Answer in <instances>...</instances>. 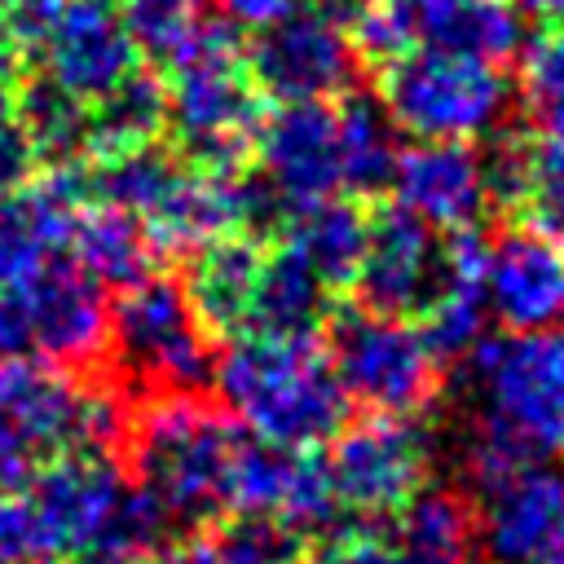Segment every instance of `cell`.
Listing matches in <instances>:
<instances>
[{"label": "cell", "mask_w": 564, "mask_h": 564, "mask_svg": "<svg viewBox=\"0 0 564 564\" xmlns=\"http://www.w3.org/2000/svg\"><path fill=\"white\" fill-rule=\"evenodd\" d=\"M242 436L238 419L203 392H159L132 401L119 463L172 524L198 533L225 511V471Z\"/></svg>", "instance_id": "cell-1"}, {"label": "cell", "mask_w": 564, "mask_h": 564, "mask_svg": "<svg viewBox=\"0 0 564 564\" xmlns=\"http://www.w3.org/2000/svg\"><path fill=\"white\" fill-rule=\"evenodd\" d=\"M212 379L238 427L282 449H317L348 423V397L326 366L322 339L234 335Z\"/></svg>", "instance_id": "cell-2"}, {"label": "cell", "mask_w": 564, "mask_h": 564, "mask_svg": "<svg viewBox=\"0 0 564 564\" xmlns=\"http://www.w3.org/2000/svg\"><path fill=\"white\" fill-rule=\"evenodd\" d=\"M167 128L181 163L242 172L256 159L264 97L247 75V44L234 22L207 18L194 44L167 66Z\"/></svg>", "instance_id": "cell-3"}, {"label": "cell", "mask_w": 564, "mask_h": 564, "mask_svg": "<svg viewBox=\"0 0 564 564\" xmlns=\"http://www.w3.org/2000/svg\"><path fill=\"white\" fill-rule=\"evenodd\" d=\"M212 370V335L198 326L181 278L150 273L115 295L106 375L128 401L159 392H203Z\"/></svg>", "instance_id": "cell-4"}, {"label": "cell", "mask_w": 564, "mask_h": 564, "mask_svg": "<svg viewBox=\"0 0 564 564\" xmlns=\"http://www.w3.org/2000/svg\"><path fill=\"white\" fill-rule=\"evenodd\" d=\"M322 352L339 392L366 414L410 419L427 410L445 383V361L427 348L410 317H383L361 304L330 313Z\"/></svg>", "instance_id": "cell-5"}, {"label": "cell", "mask_w": 564, "mask_h": 564, "mask_svg": "<svg viewBox=\"0 0 564 564\" xmlns=\"http://www.w3.org/2000/svg\"><path fill=\"white\" fill-rule=\"evenodd\" d=\"M375 75L383 115L392 128L419 141H471L494 132L511 110V84L502 66L410 48Z\"/></svg>", "instance_id": "cell-6"}, {"label": "cell", "mask_w": 564, "mask_h": 564, "mask_svg": "<svg viewBox=\"0 0 564 564\" xmlns=\"http://www.w3.org/2000/svg\"><path fill=\"white\" fill-rule=\"evenodd\" d=\"M467 361L485 397V423L507 432L538 463L564 454V330L480 339Z\"/></svg>", "instance_id": "cell-7"}, {"label": "cell", "mask_w": 564, "mask_h": 564, "mask_svg": "<svg viewBox=\"0 0 564 564\" xmlns=\"http://www.w3.org/2000/svg\"><path fill=\"white\" fill-rule=\"evenodd\" d=\"M26 326V348L79 379H110V300L97 278H88L70 256L44 260L31 278L9 286Z\"/></svg>", "instance_id": "cell-8"}, {"label": "cell", "mask_w": 564, "mask_h": 564, "mask_svg": "<svg viewBox=\"0 0 564 564\" xmlns=\"http://www.w3.org/2000/svg\"><path fill=\"white\" fill-rule=\"evenodd\" d=\"M427 458L432 441L410 419L366 414L330 436V454L322 463L339 507L357 511L361 520H383L423 489Z\"/></svg>", "instance_id": "cell-9"}, {"label": "cell", "mask_w": 564, "mask_h": 564, "mask_svg": "<svg viewBox=\"0 0 564 564\" xmlns=\"http://www.w3.org/2000/svg\"><path fill=\"white\" fill-rule=\"evenodd\" d=\"M357 48L352 40L317 9L300 4L286 18L260 26L247 44V75L260 97L273 101H330L357 84Z\"/></svg>", "instance_id": "cell-10"}, {"label": "cell", "mask_w": 564, "mask_h": 564, "mask_svg": "<svg viewBox=\"0 0 564 564\" xmlns=\"http://www.w3.org/2000/svg\"><path fill=\"white\" fill-rule=\"evenodd\" d=\"M256 159L260 176L273 185V194L291 207L344 194L339 176V123L330 101H282L278 110H264L256 132Z\"/></svg>", "instance_id": "cell-11"}, {"label": "cell", "mask_w": 564, "mask_h": 564, "mask_svg": "<svg viewBox=\"0 0 564 564\" xmlns=\"http://www.w3.org/2000/svg\"><path fill=\"white\" fill-rule=\"evenodd\" d=\"M35 57L40 70L79 101H97L106 88H115L128 70L141 66V53L115 0H62Z\"/></svg>", "instance_id": "cell-12"}, {"label": "cell", "mask_w": 564, "mask_h": 564, "mask_svg": "<svg viewBox=\"0 0 564 564\" xmlns=\"http://www.w3.org/2000/svg\"><path fill=\"white\" fill-rule=\"evenodd\" d=\"M485 308L516 335L564 322V251L533 225L511 220L498 238H489Z\"/></svg>", "instance_id": "cell-13"}, {"label": "cell", "mask_w": 564, "mask_h": 564, "mask_svg": "<svg viewBox=\"0 0 564 564\" xmlns=\"http://www.w3.org/2000/svg\"><path fill=\"white\" fill-rule=\"evenodd\" d=\"M436 286V242L423 220L405 207H370L366 251L348 291L357 304L383 317H419Z\"/></svg>", "instance_id": "cell-14"}, {"label": "cell", "mask_w": 564, "mask_h": 564, "mask_svg": "<svg viewBox=\"0 0 564 564\" xmlns=\"http://www.w3.org/2000/svg\"><path fill=\"white\" fill-rule=\"evenodd\" d=\"M123 485H128V471L119 458H106V454L48 458L26 485V498L48 538V555H75L79 546H93Z\"/></svg>", "instance_id": "cell-15"}, {"label": "cell", "mask_w": 564, "mask_h": 564, "mask_svg": "<svg viewBox=\"0 0 564 564\" xmlns=\"http://www.w3.org/2000/svg\"><path fill=\"white\" fill-rule=\"evenodd\" d=\"M392 194L427 229H467L489 207L485 159L471 141H419L397 150Z\"/></svg>", "instance_id": "cell-16"}, {"label": "cell", "mask_w": 564, "mask_h": 564, "mask_svg": "<svg viewBox=\"0 0 564 564\" xmlns=\"http://www.w3.org/2000/svg\"><path fill=\"white\" fill-rule=\"evenodd\" d=\"M410 48L502 66L524 48V22L507 0H383Z\"/></svg>", "instance_id": "cell-17"}, {"label": "cell", "mask_w": 564, "mask_h": 564, "mask_svg": "<svg viewBox=\"0 0 564 564\" xmlns=\"http://www.w3.org/2000/svg\"><path fill=\"white\" fill-rule=\"evenodd\" d=\"M564 524V476L529 463L485 494L480 538L502 564H542Z\"/></svg>", "instance_id": "cell-18"}, {"label": "cell", "mask_w": 564, "mask_h": 564, "mask_svg": "<svg viewBox=\"0 0 564 564\" xmlns=\"http://www.w3.org/2000/svg\"><path fill=\"white\" fill-rule=\"evenodd\" d=\"M242 172H203L181 167L172 189L141 216L159 256H194L198 247L242 234Z\"/></svg>", "instance_id": "cell-19"}, {"label": "cell", "mask_w": 564, "mask_h": 564, "mask_svg": "<svg viewBox=\"0 0 564 564\" xmlns=\"http://www.w3.org/2000/svg\"><path fill=\"white\" fill-rule=\"evenodd\" d=\"M260 260H264V238H256V234H225L189 256L181 286H185V300H189L198 326L212 339L242 335Z\"/></svg>", "instance_id": "cell-20"}, {"label": "cell", "mask_w": 564, "mask_h": 564, "mask_svg": "<svg viewBox=\"0 0 564 564\" xmlns=\"http://www.w3.org/2000/svg\"><path fill=\"white\" fill-rule=\"evenodd\" d=\"M366 229H370V203L352 194H330V198L291 207L282 220L286 247L326 291L352 286L361 251H366Z\"/></svg>", "instance_id": "cell-21"}, {"label": "cell", "mask_w": 564, "mask_h": 564, "mask_svg": "<svg viewBox=\"0 0 564 564\" xmlns=\"http://www.w3.org/2000/svg\"><path fill=\"white\" fill-rule=\"evenodd\" d=\"M167 128V84L154 70H128L115 88L88 101L84 119V159L101 163L128 150L159 141Z\"/></svg>", "instance_id": "cell-22"}, {"label": "cell", "mask_w": 564, "mask_h": 564, "mask_svg": "<svg viewBox=\"0 0 564 564\" xmlns=\"http://www.w3.org/2000/svg\"><path fill=\"white\" fill-rule=\"evenodd\" d=\"M326 317V286L300 264L291 247H264L242 335L264 339H317Z\"/></svg>", "instance_id": "cell-23"}, {"label": "cell", "mask_w": 564, "mask_h": 564, "mask_svg": "<svg viewBox=\"0 0 564 564\" xmlns=\"http://www.w3.org/2000/svg\"><path fill=\"white\" fill-rule=\"evenodd\" d=\"M66 247H70V260L88 278H97L106 291H123V286L150 278L154 260H159L145 225L132 212L110 207V203H88L75 216Z\"/></svg>", "instance_id": "cell-24"}, {"label": "cell", "mask_w": 564, "mask_h": 564, "mask_svg": "<svg viewBox=\"0 0 564 564\" xmlns=\"http://www.w3.org/2000/svg\"><path fill=\"white\" fill-rule=\"evenodd\" d=\"M397 551L405 564H471L480 542V511L471 494L423 485L397 516Z\"/></svg>", "instance_id": "cell-25"}, {"label": "cell", "mask_w": 564, "mask_h": 564, "mask_svg": "<svg viewBox=\"0 0 564 564\" xmlns=\"http://www.w3.org/2000/svg\"><path fill=\"white\" fill-rule=\"evenodd\" d=\"M9 97H13V115L40 167L84 159L88 101H79L75 93H66L62 84H53L44 70H31V66L9 84Z\"/></svg>", "instance_id": "cell-26"}, {"label": "cell", "mask_w": 564, "mask_h": 564, "mask_svg": "<svg viewBox=\"0 0 564 564\" xmlns=\"http://www.w3.org/2000/svg\"><path fill=\"white\" fill-rule=\"evenodd\" d=\"M335 123H339V176H344V194L370 203L392 181V163H397L392 119L383 115L379 101H370L361 93H344L339 106H335Z\"/></svg>", "instance_id": "cell-27"}, {"label": "cell", "mask_w": 564, "mask_h": 564, "mask_svg": "<svg viewBox=\"0 0 564 564\" xmlns=\"http://www.w3.org/2000/svg\"><path fill=\"white\" fill-rule=\"evenodd\" d=\"M300 449H282L256 436H242L229 471H225V511H251V516H278L291 498Z\"/></svg>", "instance_id": "cell-28"}, {"label": "cell", "mask_w": 564, "mask_h": 564, "mask_svg": "<svg viewBox=\"0 0 564 564\" xmlns=\"http://www.w3.org/2000/svg\"><path fill=\"white\" fill-rule=\"evenodd\" d=\"M203 538L216 564H304L308 555V533L278 516L234 511Z\"/></svg>", "instance_id": "cell-29"}, {"label": "cell", "mask_w": 564, "mask_h": 564, "mask_svg": "<svg viewBox=\"0 0 564 564\" xmlns=\"http://www.w3.org/2000/svg\"><path fill=\"white\" fill-rule=\"evenodd\" d=\"M212 0H115L137 53H145L159 66H172L194 35L207 26Z\"/></svg>", "instance_id": "cell-30"}, {"label": "cell", "mask_w": 564, "mask_h": 564, "mask_svg": "<svg viewBox=\"0 0 564 564\" xmlns=\"http://www.w3.org/2000/svg\"><path fill=\"white\" fill-rule=\"evenodd\" d=\"M524 115L542 141L564 145V26L538 35L524 53Z\"/></svg>", "instance_id": "cell-31"}, {"label": "cell", "mask_w": 564, "mask_h": 564, "mask_svg": "<svg viewBox=\"0 0 564 564\" xmlns=\"http://www.w3.org/2000/svg\"><path fill=\"white\" fill-rule=\"evenodd\" d=\"M516 220L533 225L542 238H551L564 251V145L538 141L529 163V189L516 212Z\"/></svg>", "instance_id": "cell-32"}, {"label": "cell", "mask_w": 564, "mask_h": 564, "mask_svg": "<svg viewBox=\"0 0 564 564\" xmlns=\"http://www.w3.org/2000/svg\"><path fill=\"white\" fill-rule=\"evenodd\" d=\"M35 555H48V538L22 489V494L0 498V564H26Z\"/></svg>", "instance_id": "cell-33"}, {"label": "cell", "mask_w": 564, "mask_h": 564, "mask_svg": "<svg viewBox=\"0 0 564 564\" xmlns=\"http://www.w3.org/2000/svg\"><path fill=\"white\" fill-rule=\"evenodd\" d=\"M304 564H405V555L370 529H335L322 546H308Z\"/></svg>", "instance_id": "cell-34"}, {"label": "cell", "mask_w": 564, "mask_h": 564, "mask_svg": "<svg viewBox=\"0 0 564 564\" xmlns=\"http://www.w3.org/2000/svg\"><path fill=\"white\" fill-rule=\"evenodd\" d=\"M35 167H40V163H35L26 137H22V123H18V115H13V97H9V88L0 84V189L22 185Z\"/></svg>", "instance_id": "cell-35"}, {"label": "cell", "mask_w": 564, "mask_h": 564, "mask_svg": "<svg viewBox=\"0 0 564 564\" xmlns=\"http://www.w3.org/2000/svg\"><path fill=\"white\" fill-rule=\"evenodd\" d=\"M57 9H62V0H0L4 31L13 35V44H18L26 57H35V48H40L44 31L53 26Z\"/></svg>", "instance_id": "cell-36"}, {"label": "cell", "mask_w": 564, "mask_h": 564, "mask_svg": "<svg viewBox=\"0 0 564 564\" xmlns=\"http://www.w3.org/2000/svg\"><path fill=\"white\" fill-rule=\"evenodd\" d=\"M212 4L225 13V22L247 26V31H260V26L278 22V18H286L291 9H300L304 0H212Z\"/></svg>", "instance_id": "cell-37"}, {"label": "cell", "mask_w": 564, "mask_h": 564, "mask_svg": "<svg viewBox=\"0 0 564 564\" xmlns=\"http://www.w3.org/2000/svg\"><path fill=\"white\" fill-rule=\"evenodd\" d=\"M145 564H216V560H212V551H207V538L194 533V538H185V542H163L159 551L145 555Z\"/></svg>", "instance_id": "cell-38"}, {"label": "cell", "mask_w": 564, "mask_h": 564, "mask_svg": "<svg viewBox=\"0 0 564 564\" xmlns=\"http://www.w3.org/2000/svg\"><path fill=\"white\" fill-rule=\"evenodd\" d=\"M70 564H145V555H132V551L110 546V542H93V546H79L70 555Z\"/></svg>", "instance_id": "cell-39"}, {"label": "cell", "mask_w": 564, "mask_h": 564, "mask_svg": "<svg viewBox=\"0 0 564 564\" xmlns=\"http://www.w3.org/2000/svg\"><path fill=\"white\" fill-rule=\"evenodd\" d=\"M26 62H31V57H26V53L13 44V35L4 31V18H0V84L9 88V84H13V79L26 70Z\"/></svg>", "instance_id": "cell-40"}, {"label": "cell", "mask_w": 564, "mask_h": 564, "mask_svg": "<svg viewBox=\"0 0 564 564\" xmlns=\"http://www.w3.org/2000/svg\"><path fill=\"white\" fill-rule=\"evenodd\" d=\"M542 564H564V524H560V533H555V542H551V551H546Z\"/></svg>", "instance_id": "cell-41"}, {"label": "cell", "mask_w": 564, "mask_h": 564, "mask_svg": "<svg viewBox=\"0 0 564 564\" xmlns=\"http://www.w3.org/2000/svg\"><path fill=\"white\" fill-rule=\"evenodd\" d=\"M524 4L538 13H564V0H524Z\"/></svg>", "instance_id": "cell-42"}, {"label": "cell", "mask_w": 564, "mask_h": 564, "mask_svg": "<svg viewBox=\"0 0 564 564\" xmlns=\"http://www.w3.org/2000/svg\"><path fill=\"white\" fill-rule=\"evenodd\" d=\"M26 564H57L53 555H35V560H26Z\"/></svg>", "instance_id": "cell-43"}]
</instances>
